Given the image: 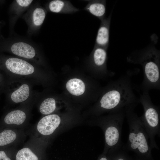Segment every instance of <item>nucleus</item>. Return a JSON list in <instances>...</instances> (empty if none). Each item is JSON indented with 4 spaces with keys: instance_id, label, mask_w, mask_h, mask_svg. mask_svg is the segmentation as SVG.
I'll use <instances>...</instances> for the list:
<instances>
[{
    "instance_id": "25",
    "label": "nucleus",
    "mask_w": 160,
    "mask_h": 160,
    "mask_svg": "<svg viewBox=\"0 0 160 160\" xmlns=\"http://www.w3.org/2000/svg\"><path fill=\"white\" fill-rule=\"evenodd\" d=\"M98 160H108V157L106 154L103 153L99 157Z\"/></svg>"
},
{
    "instance_id": "12",
    "label": "nucleus",
    "mask_w": 160,
    "mask_h": 160,
    "mask_svg": "<svg viewBox=\"0 0 160 160\" xmlns=\"http://www.w3.org/2000/svg\"><path fill=\"white\" fill-rule=\"evenodd\" d=\"M23 129L8 128L0 132V147L15 145L26 137Z\"/></svg>"
},
{
    "instance_id": "7",
    "label": "nucleus",
    "mask_w": 160,
    "mask_h": 160,
    "mask_svg": "<svg viewBox=\"0 0 160 160\" xmlns=\"http://www.w3.org/2000/svg\"><path fill=\"white\" fill-rule=\"evenodd\" d=\"M33 84L34 83L26 80L9 78L4 87L9 102L13 105H21L36 98L38 94L33 91Z\"/></svg>"
},
{
    "instance_id": "19",
    "label": "nucleus",
    "mask_w": 160,
    "mask_h": 160,
    "mask_svg": "<svg viewBox=\"0 0 160 160\" xmlns=\"http://www.w3.org/2000/svg\"><path fill=\"white\" fill-rule=\"evenodd\" d=\"M46 11L41 7H38L33 10L31 22L32 26L39 28L43 23L46 15Z\"/></svg>"
},
{
    "instance_id": "3",
    "label": "nucleus",
    "mask_w": 160,
    "mask_h": 160,
    "mask_svg": "<svg viewBox=\"0 0 160 160\" xmlns=\"http://www.w3.org/2000/svg\"><path fill=\"white\" fill-rule=\"evenodd\" d=\"M130 61L142 66L143 79L139 87L141 91L160 89L159 52L150 48L139 53L130 58Z\"/></svg>"
},
{
    "instance_id": "17",
    "label": "nucleus",
    "mask_w": 160,
    "mask_h": 160,
    "mask_svg": "<svg viewBox=\"0 0 160 160\" xmlns=\"http://www.w3.org/2000/svg\"><path fill=\"white\" fill-rule=\"evenodd\" d=\"M68 91L72 95L79 96L83 94L85 91V85L81 79L74 78L68 80L66 85Z\"/></svg>"
},
{
    "instance_id": "5",
    "label": "nucleus",
    "mask_w": 160,
    "mask_h": 160,
    "mask_svg": "<svg viewBox=\"0 0 160 160\" xmlns=\"http://www.w3.org/2000/svg\"><path fill=\"white\" fill-rule=\"evenodd\" d=\"M141 91L139 101L143 107L144 112L139 119L148 135L151 148L159 149L155 137L156 135L159 137L160 135L159 107L152 103L149 91Z\"/></svg>"
},
{
    "instance_id": "11",
    "label": "nucleus",
    "mask_w": 160,
    "mask_h": 160,
    "mask_svg": "<svg viewBox=\"0 0 160 160\" xmlns=\"http://www.w3.org/2000/svg\"><path fill=\"white\" fill-rule=\"evenodd\" d=\"M43 147H44L43 145L31 137L23 147L17 152L15 160H39L36 152Z\"/></svg>"
},
{
    "instance_id": "15",
    "label": "nucleus",
    "mask_w": 160,
    "mask_h": 160,
    "mask_svg": "<svg viewBox=\"0 0 160 160\" xmlns=\"http://www.w3.org/2000/svg\"><path fill=\"white\" fill-rule=\"evenodd\" d=\"M106 0L89 1L84 9L101 21L106 18Z\"/></svg>"
},
{
    "instance_id": "9",
    "label": "nucleus",
    "mask_w": 160,
    "mask_h": 160,
    "mask_svg": "<svg viewBox=\"0 0 160 160\" xmlns=\"http://www.w3.org/2000/svg\"><path fill=\"white\" fill-rule=\"evenodd\" d=\"M36 100H34L9 111L3 118V122L8 128L22 129L28 124L31 111Z\"/></svg>"
},
{
    "instance_id": "14",
    "label": "nucleus",
    "mask_w": 160,
    "mask_h": 160,
    "mask_svg": "<svg viewBox=\"0 0 160 160\" xmlns=\"http://www.w3.org/2000/svg\"><path fill=\"white\" fill-rule=\"evenodd\" d=\"M46 7L49 11L56 13L69 14L79 11L69 1L67 0H51L47 4Z\"/></svg>"
},
{
    "instance_id": "21",
    "label": "nucleus",
    "mask_w": 160,
    "mask_h": 160,
    "mask_svg": "<svg viewBox=\"0 0 160 160\" xmlns=\"http://www.w3.org/2000/svg\"><path fill=\"white\" fill-rule=\"evenodd\" d=\"M33 1L32 0H17L15 1L16 4L19 7L25 8L28 7Z\"/></svg>"
},
{
    "instance_id": "8",
    "label": "nucleus",
    "mask_w": 160,
    "mask_h": 160,
    "mask_svg": "<svg viewBox=\"0 0 160 160\" xmlns=\"http://www.w3.org/2000/svg\"><path fill=\"white\" fill-rule=\"evenodd\" d=\"M62 120L56 114H52L41 118L32 129L31 137L44 146L61 125Z\"/></svg>"
},
{
    "instance_id": "16",
    "label": "nucleus",
    "mask_w": 160,
    "mask_h": 160,
    "mask_svg": "<svg viewBox=\"0 0 160 160\" xmlns=\"http://www.w3.org/2000/svg\"><path fill=\"white\" fill-rule=\"evenodd\" d=\"M107 49L94 46L92 54V60L95 66L99 68L106 66L107 59Z\"/></svg>"
},
{
    "instance_id": "13",
    "label": "nucleus",
    "mask_w": 160,
    "mask_h": 160,
    "mask_svg": "<svg viewBox=\"0 0 160 160\" xmlns=\"http://www.w3.org/2000/svg\"><path fill=\"white\" fill-rule=\"evenodd\" d=\"M111 13L101 21L98 29L95 46L107 49L109 44V30Z\"/></svg>"
},
{
    "instance_id": "1",
    "label": "nucleus",
    "mask_w": 160,
    "mask_h": 160,
    "mask_svg": "<svg viewBox=\"0 0 160 160\" xmlns=\"http://www.w3.org/2000/svg\"><path fill=\"white\" fill-rule=\"evenodd\" d=\"M131 72H128L113 80L99 101L98 108L109 113L121 109L135 108L140 103L134 93Z\"/></svg>"
},
{
    "instance_id": "23",
    "label": "nucleus",
    "mask_w": 160,
    "mask_h": 160,
    "mask_svg": "<svg viewBox=\"0 0 160 160\" xmlns=\"http://www.w3.org/2000/svg\"><path fill=\"white\" fill-rule=\"evenodd\" d=\"M0 69H1L0 68V89H1L4 87L6 82H4L3 78Z\"/></svg>"
},
{
    "instance_id": "10",
    "label": "nucleus",
    "mask_w": 160,
    "mask_h": 160,
    "mask_svg": "<svg viewBox=\"0 0 160 160\" xmlns=\"http://www.w3.org/2000/svg\"><path fill=\"white\" fill-rule=\"evenodd\" d=\"M8 51L17 57L40 65L42 64L41 56L39 52L30 44L23 41L12 44Z\"/></svg>"
},
{
    "instance_id": "6",
    "label": "nucleus",
    "mask_w": 160,
    "mask_h": 160,
    "mask_svg": "<svg viewBox=\"0 0 160 160\" xmlns=\"http://www.w3.org/2000/svg\"><path fill=\"white\" fill-rule=\"evenodd\" d=\"M126 111L121 109L110 112L107 116L95 121V124L102 128L104 133L105 148L103 154H106L109 150L122 145L121 131Z\"/></svg>"
},
{
    "instance_id": "4",
    "label": "nucleus",
    "mask_w": 160,
    "mask_h": 160,
    "mask_svg": "<svg viewBox=\"0 0 160 160\" xmlns=\"http://www.w3.org/2000/svg\"><path fill=\"white\" fill-rule=\"evenodd\" d=\"M38 66L16 57H0V68L9 78L26 80L34 84L42 79V72Z\"/></svg>"
},
{
    "instance_id": "2",
    "label": "nucleus",
    "mask_w": 160,
    "mask_h": 160,
    "mask_svg": "<svg viewBox=\"0 0 160 160\" xmlns=\"http://www.w3.org/2000/svg\"><path fill=\"white\" fill-rule=\"evenodd\" d=\"M134 109L130 108L126 111L129 132L127 143L122 147L127 151L134 152L136 155L153 159L148 135Z\"/></svg>"
},
{
    "instance_id": "20",
    "label": "nucleus",
    "mask_w": 160,
    "mask_h": 160,
    "mask_svg": "<svg viewBox=\"0 0 160 160\" xmlns=\"http://www.w3.org/2000/svg\"><path fill=\"white\" fill-rule=\"evenodd\" d=\"M122 145L109 150L106 155L108 160H132Z\"/></svg>"
},
{
    "instance_id": "24",
    "label": "nucleus",
    "mask_w": 160,
    "mask_h": 160,
    "mask_svg": "<svg viewBox=\"0 0 160 160\" xmlns=\"http://www.w3.org/2000/svg\"><path fill=\"white\" fill-rule=\"evenodd\" d=\"M132 160H153V159H149L135 155V157L132 158Z\"/></svg>"
},
{
    "instance_id": "22",
    "label": "nucleus",
    "mask_w": 160,
    "mask_h": 160,
    "mask_svg": "<svg viewBox=\"0 0 160 160\" xmlns=\"http://www.w3.org/2000/svg\"><path fill=\"white\" fill-rule=\"evenodd\" d=\"M0 160H11L4 151H0Z\"/></svg>"
},
{
    "instance_id": "18",
    "label": "nucleus",
    "mask_w": 160,
    "mask_h": 160,
    "mask_svg": "<svg viewBox=\"0 0 160 160\" xmlns=\"http://www.w3.org/2000/svg\"><path fill=\"white\" fill-rule=\"evenodd\" d=\"M38 108L42 115L45 116L52 114L56 109L55 100L52 97L44 99L39 103Z\"/></svg>"
}]
</instances>
